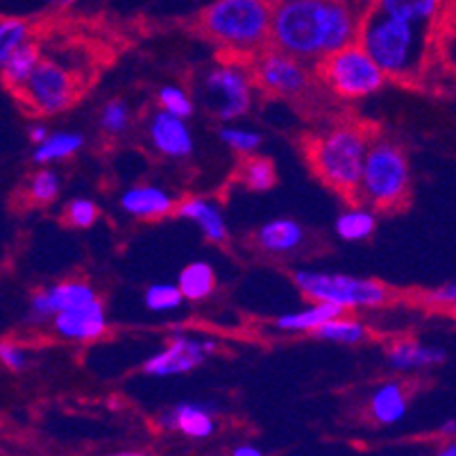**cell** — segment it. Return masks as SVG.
<instances>
[{"mask_svg": "<svg viewBox=\"0 0 456 456\" xmlns=\"http://www.w3.org/2000/svg\"><path fill=\"white\" fill-rule=\"evenodd\" d=\"M60 189H61L60 175H57L55 171H51V168H44V171H39L30 180L28 193H30L32 200L39 202V205H48V202H53L57 196H60Z\"/></svg>", "mask_w": 456, "mask_h": 456, "instance_id": "4dcf8cb0", "label": "cell"}, {"mask_svg": "<svg viewBox=\"0 0 456 456\" xmlns=\"http://www.w3.org/2000/svg\"><path fill=\"white\" fill-rule=\"evenodd\" d=\"M318 66L322 82L343 98H363L375 94L388 77L359 41L325 57Z\"/></svg>", "mask_w": 456, "mask_h": 456, "instance_id": "52a82bcc", "label": "cell"}, {"mask_svg": "<svg viewBox=\"0 0 456 456\" xmlns=\"http://www.w3.org/2000/svg\"><path fill=\"white\" fill-rule=\"evenodd\" d=\"M241 180L252 191H268L275 184V166L266 157H250L243 164Z\"/></svg>", "mask_w": 456, "mask_h": 456, "instance_id": "f1b7e54d", "label": "cell"}, {"mask_svg": "<svg viewBox=\"0 0 456 456\" xmlns=\"http://www.w3.org/2000/svg\"><path fill=\"white\" fill-rule=\"evenodd\" d=\"M436 456H456V441H447L445 445L436 452Z\"/></svg>", "mask_w": 456, "mask_h": 456, "instance_id": "b9f144b4", "label": "cell"}, {"mask_svg": "<svg viewBox=\"0 0 456 456\" xmlns=\"http://www.w3.org/2000/svg\"><path fill=\"white\" fill-rule=\"evenodd\" d=\"M30 28L20 19H3L0 23V64L10 60L19 48L28 44Z\"/></svg>", "mask_w": 456, "mask_h": 456, "instance_id": "83f0119b", "label": "cell"}, {"mask_svg": "<svg viewBox=\"0 0 456 456\" xmlns=\"http://www.w3.org/2000/svg\"><path fill=\"white\" fill-rule=\"evenodd\" d=\"M425 28L393 19L372 7L359 30V44L387 76L409 77L425 53Z\"/></svg>", "mask_w": 456, "mask_h": 456, "instance_id": "3957f363", "label": "cell"}, {"mask_svg": "<svg viewBox=\"0 0 456 456\" xmlns=\"http://www.w3.org/2000/svg\"><path fill=\"white\" fill-rule=\"evenodd\" d=\"M20 98L35 111L45 116L69 110L76 98V80L66 69L48 60H41L26 86L19 91Z\"/></svg>", "mask_w": 456, "mask_h": 456, "instance_id": "9c48e42d", "label": "cell"}, {"mask_svg": "<svg viewBox=\"0 0 456 456\" xmlns=\"http://www.w3.org/2000/svg\"><path fill=\"white\" fill-rule=\"evenodd\" d=\"M443 0H375V10L393 16V19L406 20L413 26L427 28L436 19Z\"/></svg>", "mask_w": 456, "mask_h": 456, "instance_id": "7402d4cb", "label": "cell"}, {"mask_svg": "<svg viewBox=\"0 0 456 456\" xmlns=\"http://www.w3.org/2000/svg\"><path fill=\"white\" fill-rule=\"evenodd\" d=\"M445 45H447V51L452 53V60H456V12L452 16H447V23H445Z\"/></svg>", "mask_w": 456, "mask_h": 456, "instance_id": "74e56055", "label": "cell"}, {"mask_svg": "<svg viewBox=\"0 0 456 456\" xmlns=\"http://www.w3.org/2000/svg\"><path fill=\"white\" fill-rule=\"evenodd\" d=\"M121 207L134 218H161L175 209L171 193L159 186H132L121 196Z\"/></svg>", "mask_w": 456, "mask_h": 456, "instance_id": "2e32d148", "label": "cell"}, {"mask_svg": "<svg viewBox=\"0 0 456 456\" xmlns=\"http://www.w3.org/2000/svg\"><path fill=\"white\" fill-rule=\"evenodd\" d=\"M377 227V218L368 207H352V209L343 211L336 218V234L341 236L343 241H366L368 236H372Z\"/></svg>", "mask_w": 456, "mask_h": 456, "instance_id": "484cf974", "label": "cell"}, {"mask_svg": "<svg viewBox=\"0 0 456 456\" xmlns=\"http://www.w3.org/2000/svg\"><path fill=\"white\" fill-rule=\"evenodd\" d=\"M356 198L379 209L400 207L409 198V164L395 143L372 141Z\"/></svg>", "mask_w": 456, "mask_h": 456, "instance_id": "5b68a950", "label": "cell"}, {"mask_svg": "<svg viewBox=\"0 0 456 456\" xmlns=\"http://www.w3.org/2000/svg\"><path fill=\"white\" fill-rule=\"evenodd\" d=\"M48 136H51V132H48V127L45 126H32L30 127V141L32 143H37V146H39V143H44Z\"/></svg>", "mask_w": 456, "mask_h": 456, "instance_id": "f35d334b", "label": "cell"}, {"mask_svg": "<svg viewBox=\"0 0 456 456\" xmlns=\"http://www.w3.org/2000/svg\"><path fill=\"white\" fill-rule=\"evenodd\" d=\"M368 136L354 126H338L309 143V161L316 175L343 196L359 193L366 166Z\"/></svg>", "mask_w": 456, "mask_h": 456, "instance_id": "277c9868", "label": "cell"}, {"mask_svg": "<svg viewBox=\"0 0 456 456\" xmlns=\"http://www.w3.org/2000/svg\"><path fill=\"white\" fill-rule=\"evenodd\" d=\"M232 456H264V452L255 445H239V447H234Z\"/></svg>", "mask_w": 456, "mask_h": 456, "instance_id": "60d3db41", "label": "cell"}, {"mask_svg": "<svg viewBox=\"0 0 456 456\" xmlns=\"http://www.w3.org/2000/svg\"><path fill=\"white\" fill-rule=\"evenodd\" d=\"M280 0H214L200 14V30L236 55H264L271 45Z\"/></svg>", "mask_w": 456, "mask_h": 456, "instance_id": "7a4b0ae2", "label": "cell"}, {"mask_svg": "<svg viewBox=\"0 0 456 456\" xmlns=\"http://www.w3.org/2000/svg\"><path fill=\"white\" fill-rule=\"evenodd\" d=\"M438 431H441L443 436L450 438V441H456V418H450V420L443 422V425L438 427Z\"/></svg>", "mask_w": 456, "mask_h": 456, "instance_id": "ab89813d", "label": "cell"}, {"mask_svg": "<svg viewBox=\"0 0 456 456\" xmlns=\"http://www.w3.org/2000/svg\"><path fill=\"white\" fill-rule=\"evenodd\" d=\"M182 302H184V296L177 284H152L146 291V306L157 314L177 309Z\"/></svg>", "mask_w": 456, "mask_h": 456, "instance_id": "f546056e", "label": "cell"}, {"mask_svg": "<svg viewBox=\"0 0 456 456\" xmlns=\"http://www.w3.org/2000/svg\"><path fill=\"white\" fill-rule=\"evenodd\" d=\"M431 305H441V306H452L456 302V281H450V284H443L441 289L429 296Z\"/></svg>", "mask_w": 456, "mask_h": 456, "instance_id": "8d00e7d4", "label": "cell"}, {"mask_svg": "<svg viewBox=\"0 0 456 456\" xmlns=\"http://www.w3.org/2000/svg\"><path fill=\"white\" fill-rule=\"evenodd\" d=\"M445 350L436 346H422L416 341H397L388 347L387 359L393 370L409 372L422 370V368L436 366L445 362Z\"/></svg>", "mask_w": 456, "mask_h": 456, "instance_id": "ac0fdd59", "label": "cell"}, {"mask_svg": "<svg viewBox=\"0 0 456 456\" xmlns=\"http://www.w3.org/2000/svg\"><path fill=\"white\" fill-rule=\"evenodd\" d=\"M200 101L221 121H234L250 111L252 80L239 64L214 66L200 82Z\"/></svg>", "mask_w": 456, "mask_h": 456, "instance_id": "ba28073f", "label": "cell"}, {"mask_svg": "<svg viewBox=\"0 0 456 456\" xmlns=\"http://www.w3.org/2000/svg\"><path fill=\"white\" fill-rule=\"evenodd\" d=\"M296 286L309 300L341 306V309H372L388 300V289L368 277L338 275V273L297 271Z\"/></svg>", "mask_w": 456, "mask_h": 456, "instance_id": "8992f818", "label": "cell"}, {"mask_svg": "<svg viewBox=\"0 0 456 456\" xmlns=\"http://www.w3.org/2000/svg\"><path fill=\"white\" fill-rule=\"evenodd\" d=\"M159 425L164 429L180 431L186 438L202 441L216 431L214 406L205 402H180L159 418Z\"/></svg>", "mask_w": 456, "mask_h": 456, "instance_id": "9a60e30c", "label": "cell"}, {"mask_svg": "<svg viewBox=\"0 0 456 456\" xmlns=\"http://www.w3.org/2000/svg\"><path fill=\"white\" fill-rule=\"evenodd\" d=\"M255 80L261 89L281 98H300L311 89V76L305 61L280 51H268L259 55L255 66Z\"/></svg>", "mask_w": 456, "mask_h": 456, "instance_id": "30bf717a", "label": "cell"}, {"mask_svg": "<svg viewBox=\"0 0 456 456\" xmlns=\"http://www.w3.org/2000/svg\"><path fill=\"white\" fill-rule=\"evenodd\" d=\"M370 416L379 425H395L406 416V395L404 388L397 381H387L372 391L370 395Z\"/></svg>", "mask_w": 456, "mask_h": 456, "instance_id": "44dd1931", "label": "cell"}, {"mask_svg": "<svg viewBox=\"0 0 456 456\" xmlns=\"http://www.w3.org/2000/svg\"><path fill=\"white\" fill-rule=\"evenodd\" d=\"M39 64V48H37L35 44H26L23 48H19L10 60L3 61V77H5V85L12 86L14 91H20L26 86V82L30 80L32 73H35Z\"/></svg>", "mask_w": 456, "mask_h": 456, "instance_id": "d4e9b609", "label": "cell"}, {"mask_svg": "<svg viewBox=\"0 0 456 456\" xmlns=\"http://www.w3.org/2000/svg\"><path fill=\"white\" fill-rule=\"evenodd\" d=\"M216 350V343L209 338H198V336L177 334L173 336L168 346L161 352L152 354L143 363V372L151 377H175L184 372L196 370L207 359L209 352Z\"/></svg>", "mask_w": 456, "mask_h": 456, "instance_id": "8fae6325", "label": "cell"}, {"mask_svg": "<svg viewBox=\"0 0 456 456\" xmlns=\"http://www.w3.org/2000/svg\"><path fill=\"white\" fill-rule=\"evenodd\" d=\"M130 126V110L123 101H110L101 111V127L107 134H121Z\"/></svg>", "mask_w": 456, "mask_h": 456, "instance_id": "e575fe53", "label": "cell"}, {"mask_svg": "<svg viewBox=\"0 0 456 456\" xmlns=\"http://www.w3.org/2000/svg\"><path fill=\"white\" fill-rule=\"evenodd\" d=\"M0 362H3V366L5 368H10V370L19 372L26 368L28 354L26 350L16 346V343L3 341V346H0Z\"/></svg>", "mask_w": 456, "mask_h": 456, "instance_id": "d590c367", "label": "cell"}, {"mask_svg": "<svg viewBox=\"0 0 456 456\" xmlns=\"http://www.w3.org/2000/svg\"><path fill=\"white\" fill-rule=\"evenodd\" d=\"M157 101H159L161 110L173 116H180L184 121L193 114V101H191V95L184 89H180V86H161Z\"/></svg>", "mask_w": 456, "mask_h": 456, "instance_id": "d6a6232c", "label": "cell"}, {"mask_svg": "<svg viewBox=\"0 0 456 456\" xmlns=\"http://www.w3.org/2000/svg\"><path fill=\"white\" fill-rule=\"evenodd\" d=\"M152 146L159 155L171 157V159H182L193 152V136H191L189 126L184 118L173 116L168 111H157L151 118V127H148Z\"/></svg>", "mask_w": 456, "mask_h": 456, "instance_id": "5bb4252c", "label": "cell"}, {"mask_svg": "<svg viewBox=\"0 0 456 456\" xmlns=\"http://www.w3.org/2000/svg\"><path fill=\"white\" fill-rule=\"evenodd\" d=\"M85 146V136L80 132H53L44 143L35 148L32 159L37 164H53V161H61L73 157L76 152L82 151Z\"/></svg>", "mask_w": 456, "mask_h": 456, "instance_id": "cb8c5ba5", "label": "cell"}, {"mask_svg": "<svg viewBox=\"0 0 456 456\" xmlns=\"http://www.w3.org/2000/svg\"><path fill=\"white\" fill-rule=\"evenodd\" d=\"M53 327L57 334L69 341H95L107 330L105 309H102L101 300L76 306V309H66L53 318Z\"/></svg>", "mask_w": 456, "mask_h": 456, "instance_id": "4fadbf2b", "label": "cell"}, {"mask_svg": "<svg viewBox=\"0 0 456 456\" xmlns=\"http://www.w3.org/2000/svg\"><path fill=\"white\" fill-rule=\"evenodd\" d=\"M346 309L334 305H325V302H314L311 306L293 314H284L275 321V327L281 331H314L316 334L322 325H327L334 318L343 316Z\"/></svg>", "mask_w": 456, "mask_h": 456, "instance_id": "ffe728a7", "label": "cell"}, {"mask_svg": "<svg viewBox=\"0 0 456 456\" xmlns=\"http://www.w3.org/2000/svg\"><path fill=\"white\" fill-rule=\"evenodd\" d=\"M66 223L70 227H77V230H86L95 223L98 218V207H95L94 200L89 198H76V200H70L64 209Z\"/></svg>", "mask_w": 456, "mask_h": 456, "instance_id": "836d02e7", "label": "cell"}, {"mask_svg": "<svg viewBox=\"0 0 456 456\" xmlns=\"http://www.w3.org/2000/svg\"><path fill=\"white\" fill-rule=\"evenodd\" d=\"M175 214L180 218L196 223L211 243H223L227 239V225L221 209L214 202L205 200V198H186L177 205Z\"/></svg>", "mask_w": 456, "mask_h": 456, "instance_id": "e0dca14e", "label": "cell"}, {"mask_svg": "<svg viewBox=\"0 0 456 456\" xmlns=\"http://www.w3.org/2000/svg\"><path fill=\"white\" fill-rule=\"evenodd\" d=\"M95 300L98 293L86 281H60L55 286L41 289L30 297V316L35 321H45V318H55L61 311L91 305Z\"/></svg>", "mask_w": 456, "mask_h": 456, "instance_id": "7c38bea8", "label": "cell"}, {"mask_svg": "<svg viewBox=\"0 0 456 456\" xmlns=\"http://www.w3.org/2000/svg\"><path fill=\"white\" fill-rule=\"evenodd\" d=\"M218 136H221V141L225 143V146H230L232 151L236 152H241V155H250V152H255L256 148L261 146L259 132L246 130V127L225 126L221 127Z\"/></svg>", "mask_w": 456, "mask_h": 456, "instance_id": "1f68e13d", "label": "cell"}, {"mask_svg": "<svg viewBox=\"0 0 456 456\" xmlns=\"http://www.w3.org/2000/svg\"><path fill=\"white\" fill-rule=\"evenodd\" d=\"M182 296L189 302H202L216 291V273L207 261H191L177 277Z\"/></svg>", "mask_w": 456, "mask_h": 456, "instance_id": "603a6c76", "label": "cell"}, {"mask_svg": "<svg viewBox=\"0 0 456 456\" xmlns=\"http://www.w3.org/2000/svg\"><path fill=\"white\" fill-rule=\"evenodd\" d=\"M69 3H76V0H60V5H69Z\"/></svg>", "mask_w": 456, "mask_h": 456, "instance_id": "f6af8a7d", "label": "cell"}, {"mask_svg": "<svg viewBox=\"0 0 456 456\" xmlns=\"http://www.w3.org/2000/svg\"><path fill=\"white\" fill-rule=\"evenodd\" d=\"M450 311H452V316H454V318H456V302H454V305H452V306H450Z\"/></svg>", "mask_w": 456, "mask_h": 456, "instance_id": "ee69618b", "label": "cell"}, {"mask_svg": "<svg viewBox=\"0 0 456 456\" xmlns=\"http://www.w3.org/2000/svg\"><path fill=\"white\" fill-rule=\"evenodd\" d=\"M305 241V230L300 223L291 221V218H275L259 227L256 232V243L261 250L271 252V255H286L300 248Z\"/></svg>", "mask_w": 456, "mask_h": 456, "instance_id": "d6986e66", "label": "cell"}, {"mask_svg": "<svg viewBox=\"0 0 456 456\" xmlns=\"http://www.w3.org/2000/svg\"><path fill=\"white\" fill-rule=\"evenodd\" d=\"M375 0H280L273 19V51L321 64L359 39Z\"/></svg>", "mask_w": 456, "mask_h": 456, "instance_id": "6da1fadb", "label": "cell"}, {"mask_svg": "<svg viewBox=\"0 0 456 456\" xmlns=\"http://www.w3.org/2000/svg\"><path fill=\"white\" fill-rule=\"evenodd\" d=\"M316 336L321 341L330 343H346V346H356L368 338V327L362 321H354V318L338 316L334 321H330L327 325H322L316 331Z\"/></svg>", "mask_w": 456, "mask_h": 456, "instance_id": "4316f807", "label": "cell"}, {"mask_svg": "<svg viewBox=\"0 0 456 456\" xmlns=\"http://www.w3.org/2000/svg\"><path fill=\"white\" fill-rule=\"evenodd\" d=\"M98 456H148L146 452H116V454H98Z\"/></svg>", "mask_w": 456, "mask_h": 456, "instance_id": "7bdbcfd3", "label": "cell"}]
</instances>
